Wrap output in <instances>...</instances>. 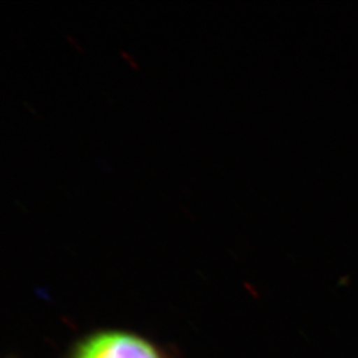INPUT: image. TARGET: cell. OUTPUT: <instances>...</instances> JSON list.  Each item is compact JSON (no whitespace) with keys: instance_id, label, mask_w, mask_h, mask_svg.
Wrapping results in <instances>:
<instances>
[{"instance_id":"1","label":"cell","mask_w":358,"mask_h":358,"mask_svg":"<svg viewBox=\"0 0 358 358\" xmlns=\"http://www.w3.org/2000/svg\"><path fill=\"white\" fill-rule=\"evenodd\" d=\"M69 358H166L158 346L136 333L99 331L77 343Z\"/></svg>"}]
</instances>
